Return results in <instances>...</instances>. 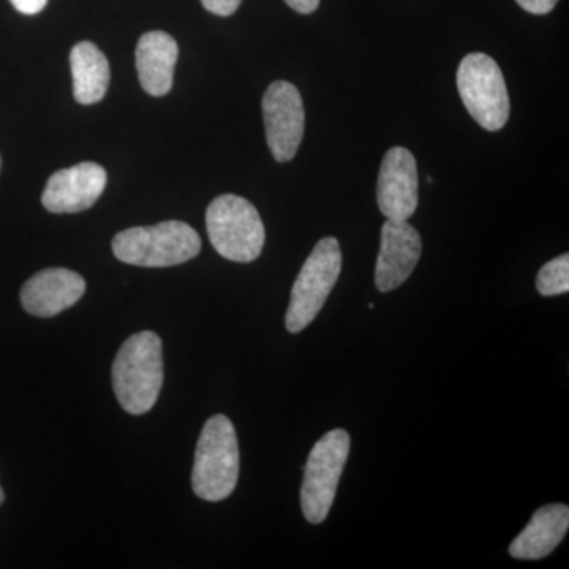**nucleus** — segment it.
<instances>
[{
  "instance_id": "obj_1",
  "label": "nucleus",
  "mask_w": 569,
  "mask_h": 569,
  "mask_svg": "<svg viewBox=\"0 0 569 569\" xmlns=\"http://www.w3.org/2000/svg\"><path fill=\"white\" fill-rule=\"evenodd\" d=\"M112 389L127 413L144 415L163 387V346L156 332L142 331L122 343L112 365Z\"/></svg>"
},
{
  "instance_id": "obj_2",
  "label": "nucleus",
  "mask_w": 569,
  "mask_h": 569,
  "mask_svg": "<svg viewBox=\"0 0 569 569\" xmlns=\"http://www.w3.org/2000/svg\"><path fill=\"white\" fill-rule=\"evenodd\" d=\"M239 478V445L233 422L224 415L209 418L198 438L192 488L206 501L227 500Z\"/></svg>"
},
{
  "instance_id": "obj_3",
  "label": "nucleus",
  "mask_w": 569,
  "mask_h": 569,
  "mask_svg": "<svg viewBox=\"0 0 569 569\" xmlns=\"http://www.w3.org/2000/svg\"><path fill=\"white\" fill-rule=\"evenodd\" d=\"M112 252L122 263L141 268H170L193 260L201 252V238L179 220L134 227L112 239Z\"/></svg>"
},
{
  "instance_id": "obj_4",
  "label": "nucleus",
  "mask_w": 569,
  "mask_h": 569,
  "mask_svg": "<svg viewBox=\"0 0 569 569\" xmlns=\"http://www.w3.org/2000/svg\"><path fill=\"white\" fill-rule=\"evenodd\" d=\"M213 249L224 260L252 263L263 252L266 231L257 208L238 194H220L206 211Z\"/></svg>"
},
{
  "instance_id": "obj_5",
  "label": "nucleus",
  "mask_w": 569,
  "mask_h": 569,
  "mask_svg": "<svg viewBox=\"0 0 569 569\" xmlns=\"http://www.w3.org/2000/svg\"><path fill=\"white\" fill-rule=\"evenodd\" d=\"M342 271V250L336 238H323L296 277L284 326L291 335L305 331L323 309Z\"/></svg>"
},
{
  "instance_id": "obj_6",
  "label": "nucleus",
  "mask_w": 569,
  "mask_h": 569,
  "mask_svg": "<svg viewBox=\"0 0 569 569\" xmlns=\"http://www.w3.org/2000/svg\"><path fill=\"white\" fill-rule=\"evenodd\" d=\"M348 456L350 436L343 429L329 430L310 451L301 488V508L307 522L318 526L328 518Z\"/></svg>"
},
{
  "instance_id": "obj_7",
  "label": "nucleus",
  "mask_w": 569,
  "mask_h": 569,
  "mask_svg": "<svg viewBox=\"0 0 569 569\" xmlns=\"http://www.w3.org/2000/svg\"><path fill=\"white\" fill-rule=\"evenodd\" d=\"M458 89L467 111L482 129L497 132L507 126L511 108L507 82L490 56L471 52L462 59Z\"/></svg>"
},
{
  "instance_id": "obj_8",
  "label": "nucleus",
  "mask_w": 569,
  "mask_h": 569,
  "mask_svg": "<svg viewBox=\"0 0 569 569\" xmlns=\"http://www.w3.org/2000/svg\"><path fill=\"white\" fill-rule=\"evenodd\" d=\"M266 140L277 162L295 159L305 138L306 111L301 93L288 81H276L263 97Z\"/></svg>"
},
{
  "instance_id": "obj_9",
  "label": "nucleus",
  "mask_w": 569,
  "mask_h": 569,
  "mask_svg": "<svg viewBox=\"0 0 569 569\" xmlns=\"http://www.w3.org/2000/svg\"><path fill=\"white\" fill-rule=\"evenodd\" d=\"M378 208L387 219L408 220L419 203L418 164L406 148L389 149L377 186Z\"/></svg>"
},
{
  "instance_id": "obj_10",
  "label": "nucleus",
  "mask_w": 569,
  "mask_h": 569,
  "mask_svg": "<svg viewBox=\"0 0 569 569\" xmlns=\"http://www.w3.org/2000/svg\"><path fill=\"white\" fill-rule=\"evenodd\" d=\"M107 189V171L82 162L56 171L41 193V203L52 213H77L92 208Z\"/></svg>"
},
{
  "instance_id": "obj_11",
  "label": "nucleus",
  "mask_w": 569,
  "mask_h": 569,
  "mask_svg": "<svg viewBox=\"0 0 569 569\" xmlns=\"http://www.w3.org/2000/svg\"><path fill=\"white\" fill-rule=\"evenodd\" d=\"M422 241L408 220L388 219L381 228L380 253L376 266V284L389 293L407 282L421 260Z\"/></svg>"
},
{
  "instance_id": "obj_12",
  "label": "nucleus",
  "mask_w": 569,
  "mask_h": 569,
  "mask_svg": "<svg viewBox=\"0 0 569 569\" xmlns=\"http://www.w3.org/2000/svg\"><path fill=\"white\" fill-rule=\"evenodd\" d=\"M84 293V279L77 272L43 269L22 284L21 305L33 317L51 318L77 305Z\"/></svg>"
},
{
  "instance_id": "obj_13",
  "label": "nucleus",
  "mask_w": 569,
  "mask_h": 569,
  "mask_svg": "<svg viewBox=\"0 0 569 569\" xmlns=\"http://www.w3.org/2000/svg\"><path fill=\"white\" fill-rule=\"evenodd\" d=\"M134 58L141 88L152 97L167 96L173 88L178 41L162 31L144 33L138 41Z\"/></svg>"
},
{
  "instance_id": "obj_14",
  "label": "nucleus",
  "mask_w": 569,
  "mask_h": 569,
  "mask_svg": "<svg viewBox=\"0 0 569 569\" xmlns=\"http://www.w3.org/2000/svg\"><path fill=\"white\" fill-rule=\"evenodd\" d=\"M569 529V508L550 503L537 509L529 526L509 546V553L519 560H539L550 556Z\"/></svg>"
},
{
  "instance_id": "obj_15",
  "label": "nucleus",
  "mask_w": 569,
  "mask_h": 569,
  "mask_svg": "<svg viewBox=\"0 0 569 569\" xmlns=\"http://www.w3.org/2000/svg\"><path fill=\"white\" fill-rule=\"evenodd\" d=\"M74 100L80 104H96L107 96L111 71L108 59L92 41H80L70 52Z\"/></svg>"
},
{
  "instance_id": "obj_16",
  "label": "nucleus",
  "mask_w": 569,
  "mask_h": 569,
  "mask_svg": "<svg viewBox=\"0 0 569 569\" xmlns=\"http://www.w3.org/2000/svg\"><path fill=\"white\" fill-rule=\"evenodd\" d=\"M537 290L539 295L550 296L567 295L569 291V254L563 253L553 258L549 263L539 269L537 277Z\"/></svg>"
},
{
  "instance_id": "obj_17",
  "label": "nucleus",
  "mask_w": 569,
  "mask_h": 569,
  "mask_svg": "<svg viewBox=\"0 0 569 569\" xmlns=\"http://www.w3.org/2000/svg\"><path fill=\"white\" fill-rule=\"evenodd\" d=\"M242 0H201L206 10L217 17H231L241 6Z\"/></svg>"
},
{
  "instance_id": "obj_18",
  "label": "nucleus",
  "mask_w": 569,
  "mask_h": 569,
  "mask_svg": "<svg viewBox=\"0 0 569 569\" xmlns=\"http://www.w3.org/2000/svg\"><path fill=\"white\" fill-rule=\"evenodd\" d=\"M516 2L531 14H548L556 9L559 0H516Z\"/></svg>"
},
{
  "instance_id": "obj_19",
  "label": "nucleus",
  "mask_w": 569,
  "mask_h": 569,
  "mask_svg": "<svg viewBox=\"0 0 569 569\" xmlns=\"http://www.w3.org/2000/svg\"><path fill=\"white\" fill-rule=\"evenodd\" d=\"M11 6L14 7L22 14H37L47 7L48 0H10Z\"/></svg>"
},
{
  "instance_id": "obj_20",
  "label": "nucleus",
  "mask_w": 569,
  "mask_h": 569,
  "mask_svg": "<svg viewBox=\"0 0 569 569\" xmlns=\"http://www.w3.org/2000/svg\"><path fill=\"white\" fill-rule=\"evenodd\" d=\"M284 2L301 14L313 13L320 6V0H284Z\"/></svg>"
},
{
  "instance_id": "obj_21",
  "label": "nucleus",
  "mask_w": 569,
  "mask_h": 569,
  "mask_svg": "<svg viewBox=\"0 0 569 569\" xmlns=\"http://www.w3.org/2000/svg\"><path fill=\"white\" fill-rule=\"evenodd\" d=\"M3 500H6V493H3L2 488H0V505L3 503Z\"/></svg>"
},
{
  "instance_id": "obj_22",
  "label": "nucleus",
  "mask_w": 569,
  "mask_h": 569,
  "mask_svg": "<svg viewBox=\"0 0 569 569\" xmlns=\"http://www.w3.org/2000/svg\"><path fill=\"white\" fill-rule=\"evenodd\" d=\"M0 171H2V159H0Z\"/></svg>"
}]
</instances>
